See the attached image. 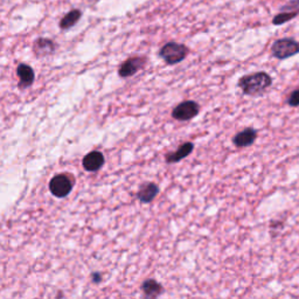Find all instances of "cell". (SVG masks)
I'll use <instances>...</instances> for the list:
<instances>
[{
	"instance_id": "cell-1",
	"label": "cell",
	"mask_w": 299,
	"mask_h": 299,
	"mask_svg": "<svg viewBox=\"0 0 299 299\" xmlns=\"http://www.w3.org/2000/svg\"><path fill=\"white\" fill-rule=\"evenodd\" d=\"M272 78L266 71H256L242 76L237 86L246 96H258L264 94L272 86Z\"/></svg>"
},
{
	"instance_id": "cell-2",
	"label": "cell",
	"mask_w": 299,
	"mask_h": 299,
	"mask_svg": "<svg viewBox=\"0 0 299 299\" xmlns=\"http://www.w3.org/2000/svg\"><path fill=\"white\" fill-rule=\"evenodd\" d=\"M189 49L184 43L178 42H167L161 47L159 51V56L169 66H175L177 63H180L188 55Z\"/></svg>"
},
{
	"instance_id": "cell-3",
	"label": "cell",
	"mask_w": 299,
	"mask_h": 299,
	"mask_svg": "<svg viewBox=\"0 0 299 299\" xmlns=\"http://www.w3.org/2000/svg\"><path fill=\"white\" fill-rule=\"evenodd\" d=\"M271 54L277 60H286L299 54V41L292 38L278 39L272 43Z\"/></svg>"
},
{
	"instance_id": "cell-4",
	"label": "cell",
	"mask_w": 299,
	"mask_h": 299,
	"mask_svg": "<svg viewBox=\"0 0 299 299\" xmlns=\"http://www.w3.org/2000/svg\"><path fill=\"white\" fill-rule=\"evenodd\" d=\"M200 112V106L195 101H184L173 109L172 117L180 122H187L193 119Z\"/></svg>"
},
{
	"instance_id": "cell-5",
	"label": "cell",
	"mask_w": 299,
	"mask_h": 299,
	"mask_svg": "<svg viewBox=\"0 0 299 299\" xmlns=\"http://www.w3.org/2000/svg\"><path fill=\"white\" fill-rule=\"evenodd\" d=\"M147 59L144 56H135V58L128 59L127 61L122 63L118 69V75L122 79H128L136 75L139 70L143 69L146 64Z\"/></svg>"
},
{
	"instance_id": "cell-6",
	"label": "cell",
	"mask_w": 299,
	"mask_h": 299,
	"mask_svg": "<svg viewBox=\"0 0 299 299\" xmlns=\"http://www.w3.org/2000/svg\"><path fill=\"white\" fill-rule=\"evenodd\" d=\"M72 188V181L70 178L66 175H59L52 179L49 184L51 192L54 194L55 196L63 197L70 193Z\"/></svg>"
},
{
	"instance_id": "cell-7",
	"label": "cell",
	"mask_w": 299,
	"mask_h": 299,
	"mask_svg": "<svg viewBox=\"0 0 299 299\" xmlns=\"http://www.w3.org/2000/svg\"><path fill=\"white\" fill-rule=\"evenodd\" d=\"M257 139V131L254 128H245L243 130L237 132L233 137V144L235 147H249L255 143Z\"/></svg>"
},
{
	"instance_id": "cell-8",
	"label": "cell",
	"mask_w": 299,
	"mask_h": 299,
	"mask_svg": "<svg viewBox=\"0 0 299 299\" xmlns=\"http://www.w3.org/2000/svg\"><path fill=\"white\" fill-rule=\"evenodd\" d=\"M56 47H58V44H56L53 40L39 38L35 40V42L33 44V52L38 58H41V56H48L54 54Z\"/></svg>"
},
{
	"instance_id": "cell-9",
	"label": "cell",
	"mask_w": 299,
	"mask_h": 299,
	"mask_svg": "<svg viewBox=\"0 0 299 299\" xmlns=\"http://www.w3.org/2000/svg\"><path fill=\"white\" fill-rule=\"evenodd\" d=\"M17 74L19 76V89H27L30 88L32 84L34 83L35 75L34 70L32 69L31 66H28L26 63H20L17 69Z\"/></svg>"
},
{
	"instance_id": "cell-10",
	"label": "cell",
	"mask_w": 299,
	"mask_h": 299,
	"mask_svg": "<svg viewBox=\"0 0 299 299\" xmlns=\"http://www.w3.org/2000/svg\"><path fill=\"white\" fill-rule=\"evenodd\" d=\"M104 164V157L101 152H90L89 155L84 157L83 159V166L87 171H97V169L102 167Z\"/></svg>"
},
{
	"instance_id": "cell-11",
	"label": "cell",
	"mask_w": 299,
	"mask_h": 299,
	"mask_svg": "<svg viewBox=\"0 0 299 299\" xmlns=\"http://www.w3.org/2000/svg\"><path fill=\"white\" fill-rule=\"evenodd\" d=\"M194 150V144L193 143H185L181 145V146L177 150L176 152L168 153L166 156V161L169 164L172 163H178V161L183 160L186 157L189 156Z\"/></svg>"
},
{
	"instance_id": "cell-12",
	"label": "cell",
	"mask_w": 299,
	"mask_h": 299,
	"mask_svg": "<svg viewBox=\"0 0 299 299\" xmlns=\"http://www.w3.org/2000/svg\"><path fill=\"white\" fill-rule=\"evenodd\" d=\"M82 17V12L81 10L78 9H74L71 10L69 13H67L64 17L61 19V21L59 23V27L61 28V30L66 31V30H69L70 27L75 26L76 23L79 22V20Z\"/></svg>"
},
{
	"instance_id": "cell-13",
	"label": "cell",
	"mask_w": 299,
	"mask_h": 299,
	"mask_svg": "<svg viewBox=\"0 0 299 299\" xmlns=\"http://www.w3.org/2000/svg\"><path fill=\"white\" fill-rule=\"evenodd\" d=\"M158 192H159L158 186L155 184H147L146 186H144V187L140 189L138 197L140 199L141 203H150V201L155 199Z\"/></svg>"
},
{
	"instance_id": "cell-14",
	"label": "cell",
	"mask_w": 299,
	"mask_h": 299,
	"mask_svg": "<svg viewBox=\"0 0 299 299\" xmlns=\"http://www.w3.org/2000/svg\"><path fill=\"white\" fill-rule=\"evenodd\" d=\"M299 14V11H286V10H281L280 13L275 15L272 19V25L275 26H281L284 25V23L291 21V20L294 19Z\"/></svg>"
},
{
	"instance_id": "cell-15",
	"label": "cell",
	"mask_w": 299,
	"mask_h": 299,
	"mask_svg": "<svg viewBox=\"0 0 299 299\" xmlns=\"http://www.w3.org/2000/svg\"><path fill=\"white\" fill-rule=\"evenodd\" d=\"M143 289L145 291V293H146V296L151 299H156L161 291H163V288H161L159 283H157L156 281H152V280L144 283Z\"/></svg>"
},
{
	"instance_id": "cell-16",
	"label": "cell",
	"mask_w": 299,
	"mask_h": 299,
	"mask_svg": "<svg viewBox=\"0 0 299 299\" xmlns=\"http://www.w3.org/2000/svg\"><path fill=\"white\" fill-rule=\"evenodd\" d=\"M286 103H288L289 106L292 107V108L299 107V88L291 92L288 97V99H286Z\"/></svg>"
}]
</instances>
